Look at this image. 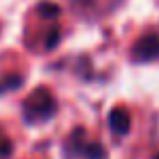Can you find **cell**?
<instances>
[{
    "instance_id": "cell-1",
    "label": "cell",
    "mask_w": 159,
    "mask_h": 159,
    "mask_svg": "<svg viewBox=\"0 0 159 159\" xmlns=\"http://www.w3.org/2000/svg\"><path fill=\"white\" fill-rule=\"evenodd\" d=\"M54 99L47 91H34V95L26 101V117L30 121L48 119L54 115Z\"/></svg>"
},
{
    "instance_id": "cell-2",
    "label": "cell",
    "mask_w": 159,
    "mask_h": 159,
    "mask_svg": "<svg viewBox=\"0 0 159 159\" xmlns=\"http://www.w3.org/2000/svg\"><path fill=\"white\" fill-rule=\"evenodd\" d=\"M159 57V36L157 34H145L137 44L133 47V58L135 61H153Z\"/></svg>"
},
{
    "instance_id": "cell-3",
    "label": "cell",
    "mask_w": 159,
    "mask_h": 159,
    "mask_svg": "<svg viewBox=\"0 0 159 159\" xmlns=\"http://www.w3.org/2000/svg\"><path fill=\"white\" fill-rule=\"evenodd\" d=\"M129 123H131V117L125 109L117 107L109 113V127L117 133V135H125L129 133Z\"/></svg>"
},
{
    "instance_id": "cell-4",
    "label": "cell",
    "mask_w": 159,
    "mask_h": 159,
    "mask_svg": "<svg viewBox=\"0 0 159 159\" xmlns=\"http://www.w3.org/2000/svg\"><path fill=\"white\" fill-rule=\"evenodd\" d=\"M39 10H40V14L47 16V18H57L58 12H61V8H58L57 4H52V2H43V4H39Z\"/></svg>"
},
{
    "instance_id": "cell-5",
    "label": "cell",
    "mask_w": 159,
    "mask_h": 159,
    "mask_svg": "<svg viewBox=\"0 0 159 159\" xmlns=\"http://www.w3.org/2000/svg\"><path fill=\"white\" fill-rule=\"evenodd\" d=\"M85 155L89 159H105V149L101 145L93 143V145H87L85 147Z\"/></svg>"
},
{
    "instance_id": "cell-6",
    "label": "cell",
    "mask_w": 159,
    "mask_h": 159,
    "mask_svg": "<svg viewBox=\"0 0 159 159\" xmlns=\"http://www.w3.org/2000/svg\"><path fill=\"white\" fill-rule=\"evenodd\" d=\"M10 149H12V147L6 143V145H2V147H0V153H2V155H8V153H10Z\"/></svg>"
}]
</instances>
